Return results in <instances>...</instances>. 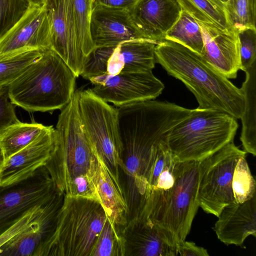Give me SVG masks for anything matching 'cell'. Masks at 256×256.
Instances as JSON below:
<instances>
[{
	"mask_svg": "<svg viewBox=\"0 0 256 256\" xmlns=\"http://www.w3.org/2000/svg\"><path fill=\"white\" fill-rule=\"evenodd\" d=\"M78 111L84 130L98 154L123 189L120 170H123L117 108L98 96L91 89L79 91Z\"/></svg>",
	"mask_w": 256,
	"mask_h": 256,
	"instance_id": "6",
	"label": "cell"
},
{
	"mask_svg": "<svg viewBox=\"0 0 256 256\" xmlns=\"http://www.w3.org/2000/svg\"><path fill=\"white\" fill-rule=\"evenodd\" d=\"M46 126L35 121L30 123L18 121L9 126L0 136L4 160L31 142Z\"/></svg>",
	"mask_w": 256,
	"mask_h": 256,
	"instance_id": "24",
	"label": "cell"
},
{
	"mask_svg": "<svg viewBox=\"0 0 256 256\" xmlns=\"http://www.w3.org/2000/svg\"><path fill=\"white\" fill-rule=\"evenodd\" d=\"M224 7L232 26L236 30L256 27V0H230Z\"/></svg>",
	"mask_w": 256,
	"mask_h": 256,
	"instance_id": "30",
	"label": "cell"
},
{
	"mask_svg": "<svg viewBox=\"0 0 256 256\" xmlns=\"http://www.w3.org/2000/svg\"><path fill=\"white\" fill-rule=\"evenodd\" d=\"M50 31V49L78 78L88 58L80 42L69 0H45L44 4Z\"/></svg>",
	"mask_w": 256,
	"mask_h": 256,
	"instance_id": "12",
	"label": "cell"
},
{
	"mask_svg": "<svg viewBox=\"0 0 256 256\" xmlns=\"http://www.w3.org/2000/svg\"><path fill=\"white\" fill-rule=\"evenodd\" d=\"M237 31L240 45V70L246 72L256 62V28L246 27Z\"/></svg>",
	"mask_w": 256,
	"mask_h": 256,
	"instance_id": "32",
	"label": "cell"
},
{
	"mask_svg": "<svg viewBox=\"0 0 256 256\" xmlns=\"http://www.w3.org/2000/svg\"><path fill=\"white\" fill-rule=\"evenodd\" d=\"M256 181L251 174L246 155L238 160L234 170L232 189L236 203H242L256 194Z\"/></svg>",
	"mask_w": 256,
	"mask_h": 256,
	"instance_id": "28",
	"label": "cell"
},
{
	"mask_svg": "<svg viewBox=\"0 0 256 256\" xmlns=\"http://www.w3.org/2000/svg\"><path fill=\"white\" fill-rule=\"evenodd\" d=\"M79 90L61 110L55 128L56 144L46 168L64 196L99 201L96 152L83 128L78 111Z\"/></svg>",
	"mask_w": 256,
	"mask_h": 256,
	"instance_id": "1",
	"label": "cell"
},
{
	"mask_svg": "<svg viewBox=\"0 0 256 256\" xmlns=\"http://www.w3.org/2000/svg\"><path fill=\"white\" fill-rule=\"evenodd\" d=\"M238 128L236 119L229 114L197 108L164 139L174 161H200L234 141Z\"/></svg>",
	"mask_w": 256,
	"mask_h": 256,
	"instance_id": "5",
	"label": "cell"
},
{
	"mask_svg": "<svg viewBox=\"0 0 256 256\" xmlns=\"http://www.w3.org/2000/svg\"><path fill=\"white\" fill-rule=\"evenodd\" d=\"M76 78L54 51L46 50L8 86L9 98L28 112L61 110L74 94Z\"/></svg>",
	"mask_w": 256,
	"mask_h": 256,
	"instance_id": "3",
	"label": "cell"
},
{
	"mask_svg": "<svg viewBox=\"0 0 256 256\" xmlns=\"http://www.w3.org/2000/svg\"><path fill=\"white\" fill-rule=\"evenodd\" d=\"M156 44L148 40H134L116 46L96 48L89 56L80 76L90 80L104 75L151 72L156 63Z\"/></svg>",
	"mask_w": 256,
	"mask_h": 256,
	"instance_id": "10",
	"label": "cell"
},
{
	"mask_svg": "<svg viewBox=\"0 0 256 256\" xmlns=\"http://www.w3.org/2000/svg\"><path fill=\"white\" fill-rule=\"evenodd\" d=\"M174 182L158 226L177 253L178 244L186 240L199 207V161L176 162Z\"/></svg>",
	"mask_w": 256,
	"mask_h": 256,
	"instance_id": "7",
	"label": "cell"
},
{
	"mask_svg": "<svg viewBox=\"0 0 256 256\" xmlns=\"http://www.w3.org/2000/svg\"><path fill=\"white\" fill-rule=\"evenodd\" d=\"M4 158L2 150L0 146V169L4 162Z\"/></svg>",
	"mask_w": 256,
	"mask_h": 256,
	"instance_id": "37",
	"label": "cell"
},
{
	"mask_svg": "<svg viewBox=\"0 0 256 256\" xmlns=\"http://www.w3.org/2000/svg\"><path fill=\"white\" fill-rule=\"evenodd\" d=\"M30 5L26 0H0V38L20 19Z\"/></svg>",
	"mask_w": 256,
	"mask_h": 256,
	"instance_id": "31",
	"label": "cell"
},
{
	"mask_svg": "<svg viewBox=\"0 0 256 256\" xmlns=\"http://www.w3.org/2000/svg\"><path fill=\"white\" fill-rule=\"evenodd\" d=\"M198 22L204 41L202 56L228 78H236L240 68L238 31L223 30L210 24Z\"/></svg>",
	"mask_w": 256,
	"mask_h": 256,
	"instance_id": "16",
	"label": "cell"
},
{
	"mask_svg": "<svg viewBox=\"0 0 256 256\" xmlns=\"http://www.w3.org/2000/svg\"><path fill=\"white\" fill-rule=\"evenodd\" d=\"M164 40L178 42L202 54L204 41L200 26L192 16L182 10L178 20L166 33Z\"/></svg>",
	"mask_w": 256,
	"mask_h": 256,
	"instance_id": "25",
	"label": "cell"
},
{
	"mask_svg": "<svg viewBox=\"0 0 256 256\" xmlns=\"http://www.w3.org/2000/svg\"><path fill=\"white\" fill-rule=\"evenodd\" d=\"M213 228L226 245L242 246L247 237L256 236V194L240 204L232 202L221 210Z\"/></svg>",
	"mask_w": 256,
	"mask_h": 256,
	"instance_id": "19",
	"label": "cell"
},
{
	"mask_svg": "<svg viewBox=\"0 0 256 256\" xmlns=\"http://www.w3.org/2000/svg\"><path fill=\"white\" fill-rule=\"evenodd\" d=\"M90 80L94 86L91 90L98 96L118 107L154 100L164 88L152 71L104 75Z\"/></svg>",
	"mask_w": 256,
	"mask_h": 256,
	"instance_id": "11",
	"label": "cell"
},
{
	"mask_svg": "<svg viewBox=\"0 0 256 256\" xmlns=\"http://www.w3.org/2000/svg\"><path fill=\"white\" fill-rule=\"evenodd\" d=\"M50 49V31L44 6L30 4L20 19L0 38V58Z\"/></svg>",
	"mask_w": 256,
	"mask_h": 256,
	"instance_id": "13",
	"label": "cell"
},
{
	"mask_svg": "<svg viewBox=\"0 0 256 256\" xmlns=\"http://www.w3.org/2000/svg\"><path fill=\"white\" fill-rule=\"evenodd\" d=\"M220 2L225 5L230 0H218Z\"/></svg>",
	"mask_w": 256,
	"mask_h": 256,
	"instance_id": "38",
	"label": "cell"
},
{
	"mask_svg": "<svg viewBox=\"0 0 256 256\" xmlns=\"http://www.w3.org/2000/svg\"><path fill=\"white\" fill-rule=\"evenodd\" d=\"M30 4L42 6H43L45 0H26Z\"/></svg>",
	"mask_w": 256,
	"mask_h": 256,
	"instance_id": "36",
	"label": "cell"
},
{
	"mask_svg": "<svg viewBox=\"0 0 256 256\" xmlns=\"http://www.w3.org/2000/svg\"><path fill=\"white\" fill-rule=\"evenodd\" d=\"M55 144V128L46 126L31 142L4 161L0 169V186L26 178L38 168L46 167Z\"/></svg>",
	"mask_w": 256,
	"mask_h": 256,
	"instance_id": "14",
	"label": "cell"
},
{
	"mask_svg": "<svg viewBox=\"0 0 256 256\" xmlns=\"http://www.w3.org/2000/svg\"><path fill=\"white\" fill-rule=\"evenodd\" d=\"M44 50H32L0 58V88L8 86Z\"/></svg>",
	"mask_w": 256,
	"mask_h": 256,
	"instance_id": "26",
	"label": "cell"
},
{
	"mask_svg": "<svg viewBox=\"0 0 256 256\" xmlns=\"http://www.w3.org/2000/svg\"><path fill=\"white\" fill-rule=\"evenodd\" d=\"M246 154L232 141L199 161V206L218 217L226 206L236 202L232 189V176L240 158Z\"/></svg>",
	"mask_w": 256,
	"mask_h": 256,
	"instance_id": "8",
	"label": "cell"
},
{
	"mask_svg": "<svg viewBox=\"0 0 256 256\" xmlns=\"http://www.w3.org/2000/svg\"><path fill=\"white\" fill-rule=\"evenodd\" d=\"M64 196L60 195L49 203L38 207L24 216L0 235V248L14 238L33 222L60 209Z\"/></svg>",
	"mask_w": 256,
	"mask_h": 256,
	"instance_id": "29",
	"label": "cell"
},
{
	"mask_svg": "<svg viewBox=\"0 0 256 256\" xmlns=\"http://www.w3.org/2000/svg\"><path fill=\"white\" fill-rule=\"evenodd\" d=\"M96 155L98 162L96 188L100 202L114 224L124 226L128 222L130 212L124 192L117 184L111 172L97 152Z\"/></svg>",
	"mask_w": 256,
	"mask_h": 256,
	"instance_id": "20",
	"label": "cell"
},
{
	"mask_svg": "<svg viewBox=\"0 0 256 256\" xmlns=\"http://www.w3.org/2000/svg\"><path fill=\"white\" fill-rule=\"evenodd\" d=\"M134 25L146 39L158 44L178 18L176 0H137L128 10Z\"/></svg>",
	"mask_w": 256,
	"mask_h": 256,
	"instance_id": "17",
	"label": "cell"
},
{
	"mask_svg": "<svg viewBox=\"0 0 256 256\" xmlns=\"http://www.w3.org/2000/svg\"><path fill=\"white\" fill-rule=\"evenodd\" d=\"M177 256H208V250L197 246L192 242L183 240L177 248Z\"/></svg>",
	"mask_w": 256,
	"mask_h": 256,
	"instance_id": "34",
	"label": "cell"
},
{
	"mask_svg": "<svg viewBox=\"0 0 256 256\" xmlns=\"http://www.w3.org/2000/svg\"><path fill=\"white\" fill-rule=\"evenodd\" d=\"M60 210L33 222L0 248V256H38L42 246L54 230Z\"/></svg>",
	"mask_w": 256,
	"mask_h": 256,
	"instance_id": "21",
	"label": "cell"
},
{
	"mask_svg": "<svg viewBox=\"0 0 256 256\" xmlns=\"http://www.w3.org/2000/svg\"><path fill=\"white\" fill-rule=\"evenodd\" d=\"M60 195L44 166L26 178L0 186V235L30 212Z\"/></svg>",
	"mask_w": 256,
	"mask_h": 256,
	"instance_id": "9",
	"label": "cell"
},
{
	"mask_svg": "<svg viewBox=\"0 0 256 256\" xmlns=\"http://www.w3.org/2000/svg\"><path fill=\"white\" fill-rule=\"evenodd\" d=\"M20 121L14 110V104L10 101L8 86L0 88V136L12 124Z\"/></svg>",
	"mask_w": 256,
	"mask_h": 256,
	"instance_id": "33",
	"label": "cell"
},
{
	"mask_svg": "<svg viewBox=\"0 0 256 256\" xmlns=\"http://www.w3.org/2000/svg\"><path fill=\"white\" fill-rule=\"evenodd\" d=\"M182 10L196 22L213 24L223 30L233 28L224 5L218 0H176Z\"/></svg>",
	"mask_w": 256,
	"mask_h": 256,
	"instance_id": "23",
	"label": "cell"
},
{
	"mask_svg": "<svg viewBox=\"0 0 256 256\" xmlns=\"http://www.w3.org/2000/svg\"><path fill=\"white\" fill-rule=\"evenodd\" d=\"M90 32L95 48L116 46L128 40H146L134 25L128 10L100 5L93 8Z\"/></svg>",
	"mask_w": 256,
	"mask_h": 256,
	"instance_id": "15",
	"label": "cell"
},
{
	"mask_svg": "<svg viewBox=\"0 0 256 256\" xmlns=\"http://www.w3.org/2000/svg\"><path fill=\"white\" fill-rule=\"evenodd\" d=\"M69 0L72 6L77 34L82 50L88 58L95 49L90 32L94 0Z\"/></svg>",
	"mask_w": 256,
	"mask_h": 256,
	"instance_id": "27",
	"label": "cell"
},
{
	"mask_svg": "<svg viewBox=\"0 0 256 256\" xmlns=\"http://www.w3.org/2000/svg\"><path fill=\"white\" fill-rule=\"evenodd\" d=\"M137 0H94V6H103L110 8L128 10Z\"/></svg>",
	"mask_w": 256,
	"mask_h": 256,
	"instance_id": "35",
	"label": "cell"
},
{
	"mask_svg": "<svg viewBox=\"0 0 256 256\" xmlns=\"http://www.w3.org/2000/svg\"><path fill=\"white\" fill-rule=\"evenodd\" d=\"M246 80L240 88L244 97V108L240 117L242 130L240 140L244 151L256 156V62L246 72Z\"/></svg>",
	"mask_w": 256,
	"mask_h": 256,
	"instance_id": "22",
	"label": "cell"
},
{
	"mask_svg": "<svg viewBox=\"0 0 256 256\" xmlns=\"http://www.w3.org/2000/svg\"><path fill=\"white\" fill-rule=\"evenodd\" d=\"M124 227L125 256H177L162 230L146 218H132Z\"/></svg>",
	"mask_w": 256,
	"mask_h": 256,
	"instance_id": "18",
	"label": "cell"
},
{
	"mask_svg": "<svg viewBox=\"0 0 256 256\" xmlns=\"http://www.w3.org/2000/svg\"><path fill=\"white\" fill-rule=\"evenodd\" d=\"M156 62L194 94L198 108L218 110L240 118L244 97L237 88L202 55L178 42L164 40L155 48Z\"/></svg>",
	"mask_w": 256,
	"mask_h": 256,
	"instance_id": "2",
	"label": "cell"
},
{
	"mask_svg": "<svg viewBox=\"0 0 256 256\" xmlns=\"http://www.w3.org/2000/svg\"><path fill=\"white\" fill-rule=\"evenodd\" d=\"M109 219L98 201L64 196L54 230L38 256H94Z\"/></svg>",
	"mask_w": 256,
	"mask_h": 256,
	"instance_id": "4",
	"label": "cell"
}]
</instances>
